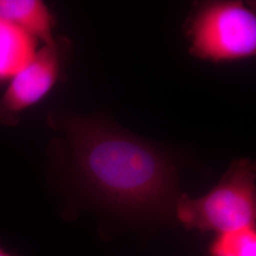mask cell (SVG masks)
Returning a JSON list of instances; mask_svg holds the SVG:
<instances>
[{
	"instance_id": "5",
	"label": "cell",
	"mask_w": 256,
	"mask_h": 256,
	"mask_svg": "<svg viewBox=\"0 0 256 256\" xmlns=\"http://www.w3.org/2000/svg\"><path fill=\"white\" fill-rule=\"evenodd\" d=\"M0 19L26 32L45 44L52 43L55 21L40 0H0Z\"/></svg>"
},
{
	"instance_id": "1",
	"label": "cell",
	"mask_w": 256,
	"mask_h": 256,
	"mask_svg": "<svg viewBox=\"0 0 256 256\" xmlns=\"http://www.w3.org/2000/svg\"><path fill=\"white\" fill-rule=\"evenodd\" d=\"M59 133L52 148L92 200L128 216L174 212L180 194L176 168L164 153L99 117H48Z\"/></svg>"
},
{
	"instance_id": "4",
	"label": "cell",
	"mask_w": 256,
	"mask_h": 256,
	"mask_svg": "<svg viewBox=\"0 0 256 256\" xmlns=\"http://www.w3.org/2000/svg\"><path fill=\"white\" fill-rule=\"evenodd\" d=\"M70 50V41L55 38L37 50L32 61L10 80L0 98V124L14 126L21 114L41 101L58 82Z\"/></svg>"
},
{
	"instance_id": "2",
	"label": "cell",
	"mask_w": 256,
	"mask_h": 256,
	"mask_svg": "<svg viewBox=\"0 0 256 256\" xmlns=\"http://www.w3.org/2000/svg\"><path fill=\"white\" fill-rule=\"evenodd\" d=\"M174 214L187 230L218 234L256 225V162L241 158L230 165L210 192L198 198L180 196Z\"/></svg>"
},
{
	"instance_id": "3",
	"label": "cell",
	"mask_w": 256,
	"mask_h": 256,
	"mask_svg": "<svg viewBox=\"0 0 256 256\" xmlns=\"http://www.w3.org/2000/svg\"><path fill=\"white\" fill-rule=\"evenodd\" d=\"M190 54L210 62L256 57V12L241 1L198 3L186 23Z\"/></svg>"
},
{
	"instance_id": "6",
	"label": "cell",
	"mask_w": 256,
	"mask_h": 256,
	"mask_svg": "<svg viewBox=\"0 0 256 256\" xmlns=\"http://www.w3.org/2000/svg\"><path fill=\"white\" fill-rule=\"evenodd\" d=\"M36 41L23 30L0 19V82L10 80L32 61Z\"/></svg>"
},
{
	"instance_id": "8",
	"label": "cell",
	"mask_w": 256,
	"mask_h": 256,
	"mask_svg": "<svg viewBox=\"0 0 256 256\" xmlns=\"http://www.w3.org/2000/svg\"><path fill=\"white\" fill-rule=\"evenodd\" d=\"M0 256H18L12 254H10L8 252H6L3 248L0 247Z\"/></svg>"
},
{
	"instance_id": "7",
	"label": "cell",
	"mask_w": 256,
	"mask_h": 256,
	"mask_svg": "<svg viewBox=\"0 0 256 256\" xmlns=\"http://www.w3.org/2000/svg\"><path fill=\"white\" fill-rule=\"evenodd\" d=\"M210 256H256V225L218 234L209 248Z\"/></svg>"
}]
</instances>
